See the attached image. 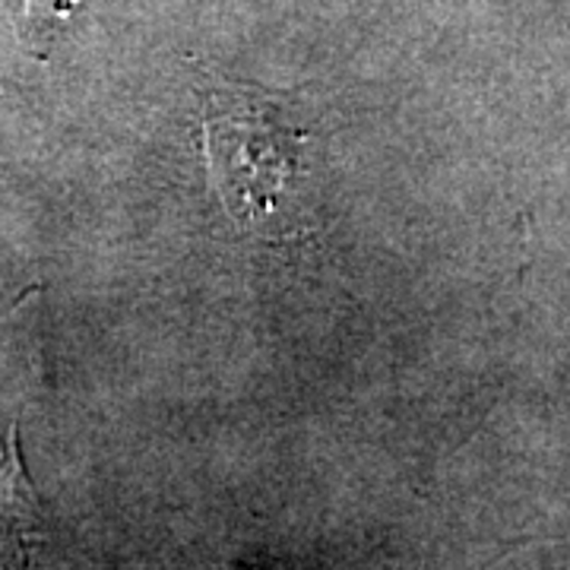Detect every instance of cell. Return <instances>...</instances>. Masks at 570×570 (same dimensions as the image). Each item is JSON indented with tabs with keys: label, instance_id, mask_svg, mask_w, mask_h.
<instances>
[{
	"label": "cell",
	"instance_id": "obj_2",
	"mask_svg": "<svg viewBox=\"0 0 570 570\" xmlns=\"http://www.w3.org/2000/svg\"><path fill=\"white\" fill-rule=\"evenodd\" d=\"M80 3L82 0H20L17 22H20L22 39L45 51Z\"/></svg>",
	"mask_w": 570,
	"mask_h": 570
},
{
	"label": "cell",
	"instance_id": "obj_1",
	"mask_svg": "<svg viewBox=\"0 0 570 570\" xmlns=\"http://www.w3.org/2000/svg\"><path fill=\"white\" fill-rule=\"evenodd\" d=\"M311 140L279 108L245 86H223L204 102V156L213 187L238 225L266 223L292 190Z\"/></svg>",
	"mask_w": 570,
	"mask_h": 570
}]
</instances>
